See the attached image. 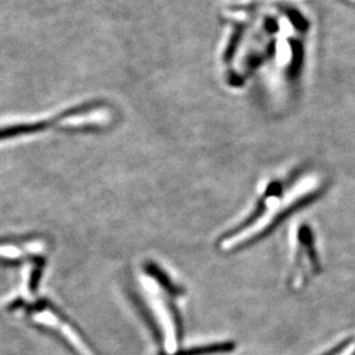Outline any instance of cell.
Instances as JSON below:
<instances>
[{
    "mask_svg": "<svg viewBox=\"0 0 355 355\" xmlns=\"http://www.w3.org/2000/svg\"><path fill=\"white\" fill-rule=\"evenodd\" d=\"M309 230L300 229L297 231L295 238V248H294L293 266L291 279L295 286H299L304 282V271L302 270L316 268L315 253H313V241Z\"/></svg>",
    "mask_w": 355,
    "mask_h": 355,
    "instance_id": "7a4b0ae2",
    "label": "cell"
},
{
    "mask_svg": "<svg viewBox=\"0 0 355 355\" xmlns=\"http://www.w3.org/2000/svg\"><path fill=\"white\" fill-rule=\"evenodd\" d=\"M314 195V186L311 184V178H302L286 191H284L282 184H270L255 211L252 212L238 227L223 236L220 248L223 250H239L260 239L288 214L309 201Z\"/></svg>",
    "mask_w": 355,
    "mask_h": 355,
    "instance_id": "6da1fadb",
    "label": "cell"
},
{
    "mask_svg": "<svg viewBox=\"0 0 355 355\" xmlns=\"http://www.w3.org/2000/svg\"><path fill=\"white\" fill-rule=\"evenodd\" d=\"M352 342V338L347 339V340H344V342L340 343V344H339L338 346H336V347H334V349H332L331 351H330V352H328L327 353V354L324 355H339Z\"/></svg>",
    "mask_w": 355,
    "mask_h": 355,
    "instance_id": "5b68a950",
    "label": "cell"
},
{
    "mask_svg": "<svg viewBox=\"0 0 355 355\" xmlns=\"http://www.w3.org/2000/svg\"><path fill=\"white\" fill-rule=\"evenodd\" d=\"M43 248L42 243H29L24 246L17 245H0V259L1 260H17L26 254L40 252Z\"/></svg>",
    "mask_w": 355,
    "mask_h": 355,
    "instance_id": "3957f363",
    "label": "cell"
},
{
    "mask_svg": "<svg viewBox=\"0 0 355 355\" xmlns=\"http://www.w3.org/2000/svg\"><path fill=\"white\" fill-rule=\"evenodd\" d=\"M236 349L233 343H217V344H210V345L195 346L191 349L178 351L173 355H211L217 353L231 352Z\"/></svg>",
    "mask_w": 355,
    "mask_h": 355,
    "instance_id": "277c9868",
    "label": "cell"
},
{
    "mask_svg": "<svg viewBox=\"0 0 355 355\" xmlns=\"http://www.w3.org/2000/svg\"><path fill=\"white\" fill-rule=\"evenodd\" d=\"M352 355H355V352H354V353H353V354H352Z\"/></svg>",
    "mask_w": 355,
    "mask_h": 355,
    "instance_id": "8992f818",
    "label": "cell"
}]
</instances>
